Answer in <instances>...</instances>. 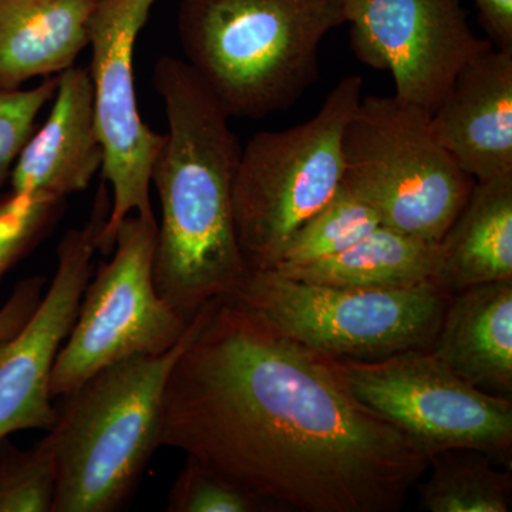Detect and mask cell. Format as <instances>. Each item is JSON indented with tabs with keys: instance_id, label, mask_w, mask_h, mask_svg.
<instances>
[{
	"instance_id": "26",
	"label": "cell",
	"mask_w": 512,
	"mask_h": 512,
	"mask_svg": "<svg viewBox=\"0 0 512 512\" xmlns=\"http://www.w3.org/2000/svg\"><path fill=\"white\" fill-rule=\"evenodd\" d=\"M498 49H512V0H473Z\"/></svg>"
},
{
	"instance_id": "7",
	"label": "cell",
	"mask_w": 512,
	"mask_h": 512,
	"mask_svg": "<svg viewBox=\"0 0 512 512\" xmlns=\"http://www.w3.org/2000/svg\"><path fill=\"white\" fill-rule=\"evenodd\" d=\"M303 348L332 359H379L430 349L450 293L433 282L359 289L312 284L266 269L228 296Z\"/></svg>"
},
{
	"instance_id": "15",
	"label": "cell",
	"mask_w": 512,
	"mask_h": 512,
	"mask_svg": "<svg viewBox=\"0 0 512 512\" xmlns=\"http://www.w3.org/2000/svg\"><path fill=\"white\" fill-rule=\"evenodd\" d=\"M430 350L478 389L511 397L512 281L453 293Z\"/></svg>"
},
{
	"instance_id": "6",
	"label": "cell",
	"mask_w": 512,
	"mask_h": 512,
	"mask_svg": "<svg viewBox=\"0 0 512 512\" xmlns=\"http://www.w3.org/2000/svg\"><path fill=\"white\" fill-rule=\"evenodd\" d=\"M430 117L394 94L362 97L343 131L342 185L384 227L439 242L476 181L440 146Z\"/></svg>"
},
{
	"instance_id": "4",
	"label": "cell",
	"mask_w": 512,
	"mask_h": 512,
	"mask_svg": "<svg viewBox=\"0 0 512 512\" xmlns=\"http://www.w3.org/2000/svg\"><path fill=\"white\" fill-rule=\"evenodd\" d=\"M173 349L104 367L63 396L47 431L56 454L52 512H113L126 504L161 447L168 376L194 333Z\"/></svg>"
},
{
	"instance_id": "11",
	"label": "cell",
	"mask_w": 512,
	"mask_h": 512,
	"mask_svg": "<svg viewBox=\"0 0 512 512\" xmlns=\"http://www.w3.org/2000/svg\"><path fill=\"white\" fill-rule=\"evenodd\" d=\"M353 52L392 74L400 100L433 114L458 72L493 49L470 28L461 0H343Z\"/></svg>"
},
{
	"instance_id": "19",
	"label": "cell",
	"mask_w": 512,
	"mask_h": 512,
	"mask_svg": "<svg viewBox=\"0 0 512 512\" xmlns=\"http://www.w3.org/2000/svg\"><path fill=\"white\" fill-rule=\"evenodd\" d=\"M429 478L417 483L420 510L429 512H510L512 470L470 448L429 457Z\"/></svg>"
},
{
	"instance_id": "18",
	"label": "cell",
	"mask_w": 512,
	"mask_h": 512,
	"mask_svg": "<svg viewBox=\"0 0 512 512\" xmlns=\"http://www.w3.org/2000/svg\"><path fill=\"white\" fill-rule=\"evenodd\" d=\"M437 242L379 225L339 254L279 274L312 284L359 289H402L431 282Z\"/></svg>"
},
{
	"instance_id": "2",
	"label": "cell",
	"mask_w": 512,
	"mask_h": 512,
	"mask_svg": "<svg viewBox=\"0 0 512 512\" xmlns=\"http://www.w3.org/2000/svg\"><path fill=\"white\" fill-rule=\"evenodd\" d=\"M153 83L168 121L151 173L161 207L154 282L191 320L234 295L251 274L232 210L241 147L228 114L184 60L160 57Z\"/></svg>"
},
{
	"instance_id": "22",
	"label": "cell",
	"mask_w": 512,
	"mask_h": 512,
	"mask_svg": "<svg viewBox=\"0 0 512 512\" xmlns=\"http://www.w3.org/2000/svg\"><path fill=\"white\" fill-rule=\"evenodd\" d=\"M170 512L278 511L274 505L187 458L168 494Z\"/></svg>"
},
{
	"instance_id": "14",
	"label": "cell",
	"mask_w": 512,
	"mask_h": 512,
	"mask_svg": "<svg viewBox=\"0 0 512 512\" xmlns=\"http://www.w3.org/2000/svg\"><path fill=\"white\" fill-rule=\"evenodd\" d=\"M57 79L52 110L29 137L10 174L15 194L64 201L86 190L103 167L89 67H70Z\"/></svg>"
},
{
	"instance_id": "13",
	"label": "cell",
	"mask_w": 512,
	"mask_h": 512,
	"mask_svg": "<svg viewBox=\"0 0 512 512\" xmlns=\"http://www.w3.org/2000/svg\"><path fill=\"white\" fill-rule=\"evenodd\" d=\"M431 131L474 181L512 174V49H490L458 72Z\"/></svg>"
},
{
	"instance_id": "16",
	"label": "cell",
	"mask_w": 512,
	"mask_h": 512,
	"mask_svg": "<svg viewBox=\"0 0 512 512\" xmlns=\"http://www.w3.org/2000/svg\"><path fill=\"white\" fill-rule=\"evenodd\" d=\"M99 0H0V90L74 66Z\"/></svg>"
},
{
	"instance_id": "5",
	"label": "cell",
	"mask_w": 512,
	"mask_h": 512,
	"mask_svg": "<svg viewBox=\"0 0 512 512\" xmlns=\"http://www.w3.org/2000/svg\"><path fill=\"white\" fill-rule=\"evenodd\" d=\"M362 90V77H345L312 119L261 131L241 148L232 210L249 271L274 268L295 232L338 192L343 131Z\"/></svg>"
},
{
	"instance_id": "1",
	"label": "cell",
	"mask_w": 512,
	"mask_h": 512,
	"mask_svg": "<svg viewBox=\"0 0 512 512\" xmlns=\"http://www.w3.org/2000/svg\"><path fill=\"white\" fill-rule=\"evenodd\" d=\"M161 447L278 511L397 512L429 467L350 393L330 357L229 298L198 311L171 369Z\"/></svg>"
},
{
	"instance_id": "10",
	"label": "cell",
	"mask_w": 512,
	"mask_h": 512,
	"mask_svg": "<svg viewBox=\"0 0 512 512\" xmlns=\"http://www.w3.org/2000/svg\"><path fill=\"white\" fill-rule=\"evenodd\" d=\"M157 0H99L92 22V63L97 131L103 148V180L110 188L109 218L97 251L110 255L121 222L154 214L151 173L164 136L141 119L134 89V47Z\"/></svg>"
},
{
	"instance_id": "12",
	"label": "cell",
	"mask_w": 512,
	"mask_h": 512,
	"mask_svg": "<svg viewBox=\"0 0 512 512\" xmlns=\"http://www.w3.org/2000/svg\"><path fill=\"white\" fill-rule=\"evenodd\" d=\"M110 207L109 187L101 184L89 221L69 229L60 241L55 276L35 312L15 335L0 340V440L18 431L55 426L53 366L92 278L97 238Z\"/></svg>"
},
{
	"instance_id": "20",
	"label": "cell",
	"mask_w": 512,
	"mask_h": 512,
	"mask_svg": "<svg viewBox=\"0 0 512 512\" xmlns=\"http://www.w3.org/2000/svg\"><path fill=\"white\" fill-rule=\"evenodd\" d=\"M379 225L382 221L375 208L340 184L328 204L295 232L272 269L295 268L339 254Z\"/></svg>"
},
{
	"instance_id": "8",
	"label": "cell",
	"mask_w": 512,
	"mask_h": 512,
	"mask_svg": "<svg viewBox=\"0 0 512 512\" xmlns=\"http://www.w3.org/2000/svg\"><path fill=\"white\" fill-rule=\"evenodd\" d=\"M156 215L121 222L111 258L84 289L69 336L56 357L50 394L63 397L104 367L133 356L163 355L191 320L158 293L154 282Z\"/></svg>"
},
{
	"instance_id": "25",
	"label": "cell",
	"mask_w": 512,
	"mask_h": 512,
	"mask_svg": "<svg viewBox=\"0 0 512 512\" xmlns=\"http://www.w3.org/2000/svg\"><path fill=\"white\" fill-rule=\"evenodd\" d=\"M45 279L40 276L23 279L5 305L0 308V340L15 335L30 318L43 296Z\"/></svg>"
},
{
	"instance_id": "17",
	"label": "cell",
	"mask_w": 512,
	"mask_h": 512,
	"mask_svg": "<svg viewBox=\"0 0 512 512\" xmlns=\"http://www.w3.org/2000/svg\"><path fill=\"white\" fill-rule=\"evenodd\" d=\"M512 281V174L476 181L470 197L437 242L431 282L457 293Z\"/></svg>"
},
{
	"instance_id": "23",
	"label": "cell",
	"mask_w": 512,
	"mask_h": 512,
	"mask_svg": "<svg viewBox=\"0 0 512 512\" xmlns=\"http://www.w3.org/2000/svg\"><path fill=\"white\" fill-rule=\"evenodd\" d=\"M62 204L46 195L15 192L0 200V278L46 234Z\"/></svg>"
},
{
	"instance_id": "9",
	"label": "cell",
	"mask_w": 512,
	"mask_h": 512,
	"mask_svg": "<svg viewBox=\"0 0 512 512\" xmlns=\"http://www.w3.org/2000/svg\"><path fill=\"white\" fill-rule=\"evenodd\" d=\"M332 362L350 393L406 434L427 458L470 448L512 470L511 397L466 382L430 349Z\"/></svg>"
},
{
	"instance_id": "21",
	"label": "cell",
	"mask_w": 512,
	"mask_h": 512,
	"mask_svg": "<svg viewBox=\"0 0 512 512\" xmlns=\"http://www.w3.org/2000/svg\"><path fill=\"white\" fill-rule=\"evenodd\" d=\"M57 466L49 436L29 448L0 440V512H52Z\"/></svg>"
},
{
	"instance_id": "3",
	"label": "cell",
	"mask_w": 512,
	"mask_h": 512,
	"mask_svg": "<svg viewBox=\"0 0 512 512\" xmlns=\"http://www.w3.org/2000/svg\"><path fill=\"white\" fill-rule=\"evenodd\" d=\"M343 23V0H181L178 35L229 119L262 120L315 83L320 43Z\"/></svg>"
},
{
	"instance_id": "24",
	"label": "cell",
	"mask_w": 512,
	"mask_h": 512,
	"mask_svg": "<svg viewBox=\"0 0 512 512\" xmlns=\"http://www.w3.org/2000/svg\"><path fill=\"white\" fill-rule=\"evenodd\" d=\"M57 76L46 77L32 89L0 90V188L35 131L40 111L55 97Z\"/></svg>"
}]
</instances>
